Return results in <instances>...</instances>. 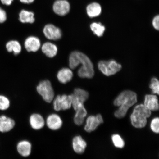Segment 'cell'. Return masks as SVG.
I'll return each instance as SVG.
<instances>
[{
  "label": "cell",
  "instance_id": "44dd1931",
  "mask_svg": "<svg viewBox=\"0 0 159 159\" xmlns=\"http://www.w3.org/2000/svg\"><path fill=\"white\" fill-rule=\"evenodd\" d=\"M34 15L32 12L23 10L19 13V20L23 23H33L35 21Z\"/></svg>",
  "mask_w": 159,
  "mask_h": 159
},
{
  "label": "cell",
  "instance_id": "52a82bcc",
  "mask_svg": "<svg viewBox=\"0 0 159 159\" xmlns=\"http://www.w3.org/2000/svg\"><path fill=\"white\" fill-rule=\"evenodd\" d=\"M53 9L57 15L64 16L69 13L70 5L66 0H57L53 3Z\"/></svg>",
  "mask_w": 159,
  "mask_h": 159
},
{
  "label": "cell",
  "instance_id": "603a6c76",
  "mask_svg": "<svg viewBox=\"0 0 159 159\" xmlns=\"http://www.w3.org/2000/svg\"><path fill=\"white\" fill-rule=\"evenodd\" d=\"M90 28L94 34L98 37L102 36L105 30L104 26L100 23H93L91 25Z\"/></svg>",
  "mask_w": 159,
  "mask_h": 159
},
{
  "label": "cell",
  "instance_id": "484cf974",
  "mask_svg": "<svg viewBox=\"0 0 159 159\" xmlns=\"http://www.w3.org/2000/svg\"><path fill=\"white\" fill-rule=\"evenodd\" d=\"M112 140L115 146L117 148H122L125 146V142L121 137L118 134H114L112 136Z\"/></svg>",
  "mask_w": 159,
  "mask_h": 159
},
{
  "label": "cell",
  "instance_id": "7a4b0ae2",
  "mask_svg": "<svg viewBox=\"0 0 159 159\" xmlns=\"http://www.w3.org/2000/svg\"><path fill=\"white\" fill-rule=\"evenodd\" d=\"M137 102V96L136 93L129 90L123 91L114 101L115 106L120 107L115 112V116L118 118H124L129 109Z\"/></svg>",
  "mask_w": 159,
  "mask_h": 159
},
{
  "label": "cell",
  "instance_id": "30bf717a",
  "mask_svg": "<svg viewBox=\"0 0 159 159\" xmlns=\"http://www.w3.org/2000/svg\"><path fill=\"white\" fill-rule=\"evenodd\" d=\"M46 124L47 127L51 130H57L62 126L63 122L62 119L58 115L52 114L47 117Z\"/></svg>",
  "mask_w": 159,
  "mask_h": 159
},
{
  "label": "cell",
  "instance_id": "9a60e30c",
  "mask_svg": "<svg viewBox=\"0 0 159 159\" xmlns=\"http://www.w3.org/2000/svg\"><path fill=\"white\" fill-rule=\"evenodd\" d=\"M72 146L75 152L81 154L84 152L87 143L80 136H76L73 139Z\"/></svg>",
  "mask_w": 159,
  "mask_h": 159
},
{
  "label": "cell",
  "instance_id": "1f68e13d",
  "mask_svg": "<svg viewBox=\"0 0 159 159\" xmlns=\"http://www.w3.org/2000/svg\"><path fill=\"white\" fill-rule=\"evenodd\" d=\"M35 0H20L21 2L25 4H30L33 3Z\"/></svg>",
  "mask_w": 159,
  "mask_h": 159
},
{
  "label": "cell",
  "instance_id": "d6986e66",
  "mask_svg": "<svg viewBox=\"0 0 159 159\" xmlns=\"http://www.w3.org/2000/svg\"><path fill=\"white\" fill-rule=\"evenodd\" d=\"M43 52L49 57H53L56 55L57 48L56 45L50 42L46 43L42 47Z\"/></svg>",
  "mask_w": 159,
  "mask_h": 159
},
{
  "label": "cell",
  "instance_id": "6da1fadb",
  "mask_svg": "<svg viewBox=\"0 0 159 159\" xmlns=\"http://www.w3.org/2000/svg\"><path fill=\"white\" fill-rule=\"evenodd\" d=\"M80 64L82 66L79 69V76L82 78H92L94 74L92 61L84 53L78 51L73 52L69 57L70 67L71 69H74Z\"/></svg>",
  "mask_w": 159,
  "mask_h": 159
},
{
  "label": "cell",
  "instance_id": "277c9868",
  "mask_svg": "<svg viewBox=\"0 0 159 159\" xmlns=\"http://www.w3.org/2000/svg\"><path fill=\"white\" fill-rule=\"evenodd\" d=\"M36 89L38 93L46 102L50 103L52 102L55 94L50 81L48 80L41 81L37 85Z\"/></svg>",
  "mask_w": 159,
  "mask_h": 159
},
{
  "label": "cell",
  "instance_id": "4316f807",
  "mask_svg": "<svg viewBox=\"0 0 159 159\" xmlns=\"http://www.w3.org/2000/svg\"><path fill=\"white\" fill-rule=\"evenodd\" d=\"M150 87L154 94H159V82L157 79L153 78L152 79Z\"/></svg>",
  "mask_w": 159,
  "mask_h": 159
},
{
  "label": "cell",
  "instance_id": "7402d4cb",
  "mask_svg": "<svg viewBox=\"0 0 159 159\" xmlns=\"http://www.w3.org/2000/svg\"><path fill=\"white\" fill-rule=\"evenodd\" d=\"M6 47L9 52H13L15 55L19 54L21 51V46L19 42L16 41H9L6 45Z\"/></svg>",
  "mask_w": 159,
  "mask_h": 159
},
{
  "label": "cell",
  "instance_id": "9c48e42d",
  "mask_svg": "<svg viewBox=\"0 0 159 159\" xmlns=\"http://www.w3.org/2000/svg\"><path fill=\"white\" fill-rule=\"evenodd\" d=\"M103 123L102 117L100 114L97 115L96 116H89L87 119L84 130L87 132H93L97 128L99 125Z\"/></svg>",
  "mask_w": 159,
  "mask_h": 159
},
{
  "label": "cell",
  "instance_id": "83f0119b",
  "mask_svg": "<svg viewBox=\"0 0 159 159\" xmlns=\"http://www.w3.org/2000/svg\"><path fill=\"white\" fill-rule=\"evenodd\" d=\"M159 119L156 118L153 119L151 124V128L153 132L157 134H158L159 132Z\"/></svg>",
  "mask_w": 159,
  "mask_h": 159
},
{
  "label": "cell",
  "instance_id": "8fae6325",
  "mask_svg": "<svg viewBox=\"0 0 159 159\" xmlns=\"http://www.w3.org/2000/svg\"><path fill=\"white\" fill-rule=\"evenodd\" d=\"M15 125V122L13 119L4 115L0 116V132H9L14 128Z\"/></svg>",
  "mask_w": 159,
  "mask_h": 159
},
{
  "label": "cell",
  "instance_id": "f546056e",
  "mask_svg": "<svg viewBox=\"0 0 159 159\" xmlns=\"http://www.w3.org/2000/svg\"><path fill=\"white\" fill-rule=\"evenodd\" d=\"M159 16L158 15L154 17L152 21V25L154 28L158 30L159 29Z\"/></svg>",
  "mask_w": 159,
  "mask_h": 159
},
{
  "label": "cell",
  "instance_id": "e0dca14e",
  "mask_svg": "<svg viewBox=\"0 0 159 159\" xmlns=\"http://www.w3.org/2000/svg\"><path fill=\"white\" fill-rule=\"evenodd\" d=\"M73 75L72 71L70 69L63 68L57 73V77L60 82L65 84L71 80Z\"/></svg>",
  "mask_w": 159,
  "mask_h": 159
},
{
  "label": "cell",
  "instance_id": "d4e9b609",
  "mask_svg": "<svg viewBox=\"0 0 159 159\" xmlns=\"http://www.w3.org/2000/svg\"><path fill=\"white\" fill-rule=\"evenodd\" d=\"M10 101L8 98L3 95H0V110L5 111L9 108Z\"/></svg>",
  "mask_w": 159,
  "mask_h": 159
},
{
  "label": "cell",
  "instance_id": "ac0fdd59",
  "mask_svg": "<svg viewBox=\"0 0 159 159\" xmlns=\"http://www.w3.org/2000/svg\"><path fill=\"white\" fill-rule=\"evenodd\" d=\"M144 105L151 111H158L159 104L157 97L155 95H146L145 97Z\"/></svg>",
  "mask_w": 159,
  "mask_h": 159
},
{
  "label": "cell",
  "instance_id": "4fadbf2b",
  "mask_svg": "<svg viewBox=\"0 0 159 159\" xmlns=\"http://www.w3.org/2000/svg\"><path fill=\"white\" fill-rule=\"evenodd\" d=\"M30 124L32 128L35 130H39L44 126V119L41 115L34 114L31 115L30 118Z\"/></svg>",
  "mask_w": 159,
  "mask_h": 159
},
{
  "label": "cell",
  "instance_id": "ba28073f",
  "mask_svg": "<svg viewBox=\"0 0 159 159\" xmlns=\"http://www.w3.org/2000/svg\"><path fill=\"white\" fill-rule=\"evenodd\" d=\"M43 33L47 39L57 40L61 38V32L59 28L52 24L46 25L43 30Z\"/></svg>",
  "mask_w": 159,
  "mask_h": 159
},
{
  "label": "cell",
  "instance_id": "8992f818",
  "mask_svg": "<svg viewBox=\"0 0 159 159\" xmlns=\"http://www.w3.org/2000/svg\"><path fill=\"white\" fill-rule=\"evenodd\" d=\"M72 102L71 94L58 95L53 101V108L57 111L67 110L72 107Z\"/></svg>",
  "mask_w": 159,
  "mask_h": 159
},
{
  "label": "cell",
  "instance_id": "3957f363",
  "mask_svg": "<svg viewBox=\"0 0 159 159\" xmlns=\"http://www.w3.org/2000/svg\"><path fill=\"white\" fill-rule=\"evenodd\" d=\"M151 111L143 104L137 105L134 109L130 118L133 126L138 128H144L147 124V119L151 116Z\"/></svg>",
  "mask_w": 159,
  "mask_h": 159
},
{
  "label": "cell",
  "instance_id": "ffe728a7",
  "mask_svg": "<svg viewBox=\"0 0 159 159\" xmlns=\"http://www.w3.org/2000/svg\"><path fill=\"white\" fill-rule=\"evenodd\" d=\"M74 121L75 124L80 126L84 122V118L87 115V112L84 106L80 107L76 110Z\"/></svg>",
  "mask_w": 159,
  "mask_h": 159
},
{
  "label": "cell",
  "instance_id": "5b68a950",
  "mask_svg": "<svg viewBox=\"0 0 159 159\" xmlns=\"http://www.w3.org/2000/svg\"><path fill=\"white\" fill-rule=\"evenodd\" d=\"M98 67L99 70L107 76L116 74L122 68L121 65L114 60L101 61L98 63Z\"/></svg>",
  "mask_w": 159,
  "mask_h": 159
},
{
  "label": "cell",
  "instance_id": "4dcf8cb0",
  "mask_svg": "<svg viewBox=\"0 0 159 159\" xmlns=\"http://www.w3.org/2000/svg\"><path fill=\"white\" fill-rule=\"evenodd\" d=\"M14 0H1L2 3L4 5L9 6L11 4Z\"/></svg>",
  "mask_w": 159,
  "mask_h": 159
},
{
  "label": "cell",
  "instance_id": "2e32d148",
  "mask_svg": "<svg viewBox=\"0 0 159 159\" xmlns=\"http://www.w3.org/2000/svg\"><path fill=\"white\" fill-rule=\"evenodd\" d=\"M102 7L100 4L97 2H93L87 6L86 11L89 17L98 16L102 12Z\"/></svg>",
  "mask_w": 159,
  "mask_h": 159
},
{
  "label": "cell",
  "instance_id": "f1b7e54d",
  "mask_svg": "<svg viewBox=\"0 0 159 159\" xmlns=\"http://www.w3.org/2000/svg\"><path fill=\"white\" fill-rule=\"evenodd\" d=\"M7 19V14L6 12L0 8V23L4 22Z\"/></svg>",
  "mask_w": 159,
  "mask_h": 159
},
{
  "label": "cell",
  "instance_id": "cb8c5ba5",
  "mask_svg": "<svg viewBox=\"0 0 159 159\" xmlns=\"http://www.w3.org/2000/svg\"><path fill=\"white\" fill-rule=\"evenodd\" d=\"M72 94L84 102L88 99L89 97V93L87 91L79 88L75 89L74 92Z\"/></svg>",
  "mask_w": 159,
  "mask_h": 159
},
{
  "label": "cell",
  "instance_id": "5bb4252c",
  "mask_svg": "<svg viewBox=\"0 0 159 159\" xmlns=\"http://www.w3.org/2000/svg\"><path fill=\"white\" fill-rule=\"evenodd\" d=\"M17 149L19 154L26 157L29 156L31 153L32 145L29 141H21L17 144Z\"/></svg>",
  "mask_w": 159,
  "mask_h": 159
},
{
  "label": "cell",
  "instance_id": "7c38bea8",
  "mask_svg": "<svg viewBox=\"0 0 159 159\" xmlns=\"http://www.w3.org/2000/svg\"><path fill=\"white\" fill-rule=\"evenodd\" d=\"M25 46V49L29 52H35L39 50L40 47V41L36 37H30L26 39Z\"/></svg>",
  "mask_w": 159,
  "mask_h": 159
}]
</instances>
